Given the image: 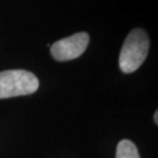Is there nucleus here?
Masks as SVG:
<instances>
[{
	"mask_svg": "<svg viewBox=\"0 0 158 158\" xmlns=\"http://www.w3.org/2000/svg\"><path fill=\"white\" fill-rule=\"evenodd\" d=\"M154 122H155L156 124L158 123V111L157 110L155 111V114H154Z\"/></svg>",
	"mask_w": 158,
	"mask_h": 158,
	"instance_id": "39448f33",
	"label": "nucleus"
},
{
	"mask_svg": "<svg viewBox=\"0 0 158 158\" xmlns=\"http://www.w3.org/2000/svg\"><path fill=\"white\" fill-rule=\"evenodd\" d=\"M116 158H141L138 148L129 140H122L117 145Z\"/></svg>",
	"mask_w": 158,
	"mask_h": 158,
	"instance_id": "20e7f679",
	"label": "nucleus"
},
{
	"mask_svg": "<svg viewBox=\"0 0 158 158\" xmlns=\"http://www.w3.org/2000/svg\"><path fill=\"white\" fill-rule=\"evenodd\" d=\"M150 40L143 29L129 32L123 42L119 55V66L124 73H133L143 64L148 55Z\"/></svg>",
	"mask_w": 158,
	"mask_h": 158,
	"instance_id": "f257e3e1",
	"label": "nucleus"
},
{
	"mask_svg": "<svg viewBox=\"0 0 158 158\" xmlns=\"http://www.w3.org/2000/svg\"><path fill=\"white\" fill-rule=\"evenodd\" d=\"M38 87L37 77L28 70L9 69L0 73V99L30 95Z\"/></svg>",
	"mask_w": 158,
	"mask_h": 158,
	"instance_id": "f03ea898",
	"label": "nucleus"
},
{
	"mask_svg": "<svg viewBox=\"0 0 158 158\" xmlns=\"http://www.w3.org/2000/svg\"><path fill=\"white\" fill-rule=\"evenodd\" d=\"M88 43L89 36L87 33H76L53 43L50 46V53L58 61H69L82 55L88 46Z\"/></svg>",
	"mask_w": 158,
	"mask_h": 158,
	"instance_id": "7ed1b4c3",
	"label": "nucleus"
}]
</instances>
